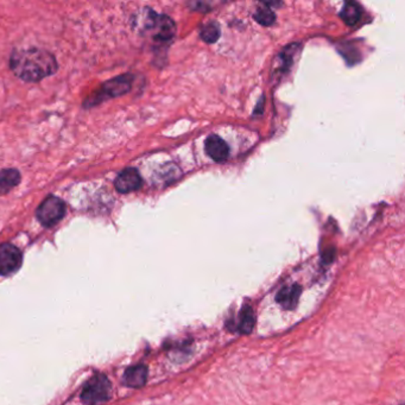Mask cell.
<instances>
[{"instance_id":"obj_16","label":"cell","mask_w":405,"mask_h":405,"mask_svg":"<svg viewBox=\"0 0 405 405\" xmlns=\"http://www.w3.org/2000/svg\"><path fill=\"white\" fill-rule=\"evenodd\" d=\"M222 30L217 23H210L202 28L200 36L206 43H215L220 38Z\"/></svg>"},{"instance_id":"obj_3","label":"cell","mask_w":405,"mask_h":405,"mask_svg":"<svg viewBox=\"0 0 405 405\" xmlns=\"http://www.w3.org/2000/svg\"><path fill=\"white\" fill-rule=\"evenodd\" d=\"M111 383L105 375H95L83 389L81 399L87 405H99L109 401L111 396Z\"/></svg>"},{"instance_id":"obj_8","label":"cell","mask_w":405,"mask_h":405,"mask_svg":"<svg viewBox=\"0 0 405 405\" xmlns=\"http://www.w3.org/2000/svg\"><path fill=\"white\" fill-rule=\"evenodd\" d=\"M154 40L158 42H168L173 40L176 34V25L173 19L165 15H158L157 22L155 25Z\"/></svg>"},{"instance_id":"obj_14","label":"cell","mask_w":405,"mask_h":405,"mask_svg":"<svg viewBox=\"0 0 405 405\" xmlns=\"http://www.w3.org/2000/svg\"><path fill=\"white\" fill-rule=\"evenodd\" d=\"M255 325V315L250 306H245L241 313L239 320V332L241 334H250Z\"/></svg>"},{"instance_id":"obj_11","label":"cell","mask_w":405,"mask_h":405,"mask_svg":"<svg viewBox=\"0 0 405 405\" xmlns=\"http://www.w3.org/2000/svg\"><path fill=\"white\" fill-rule=\"evenodd\" d=\"M147 380V368L137 365L128 368L124 373V383L130 387H142Z\"/></svg>"},{"instance_id":"obj_10","label":"cell","mask_w":405,"mask_h":405,"mask_svg":"<svg viewBox=\"0 0 405 405\" xmlns=\"http://www.w3.org/2000/svg\"><path fill=\"white\" fill-rule=\"evenodd\" d=\"M158 15L151 8H143L139 11L133 19V28L142 34L154 30L156 22H157Z\"/></svg>"},{"instance_id":"obj_15","label":"cell","mask_w":405,"mask_h":405,"mask_svg":"<svg viewBox=\"0 0 405 405\" xmlns=\"http://www.w3.org/2000/svg\"><path fill=\"white\" fill-rule=\"evenodd\" d=\"M298 50H300V45L298 44L288 45L286 48H284V50L279 55L282 71H288L293 66L294 57L296 56Z\"/></svg>"},{"instance_id":"obj_1","label":"cell","mask_w":405,"mask_h":405,"mask_svg":"<svg viewBox=\"0 0 405 405\" xmlns=\"http://www.w3.org/2000/svg\"><path fill=\"white\" fill-rule=\"evenodd\" d=\"M10 67L19 79L27 83H38L53 75L59 69L56 59L48 50L27 48L13 50Z\"/></svg>"},{"instance_id":"obj_4","label":"cell","mask_w":405,"mask_h":405,"mask_svg":"<svg viewBox=\"0 0 405 405\" xmlns=\"http://www.w3.org/2000/svg\"><path fill=\"white\" fill-rule=\"evenodd\" d=\"M66 214V203L57 198L50 195L40 205L36 212L38 222L44 227H52L61 222Z\"/></svg>"},{"instance_id":"obj_5","label":"cell","mask_w":405,"mask_h":405,"mask_svg":"<svg viewBox=\"0 0 405 405\" xmlns=\"http://www.w3.org/2000/svg\"><path fill=\"white\" fill-rule=\"evenodd\" d=\"M22 252L10 243L0 245V274L8 276L22 265Z\"/></svg>"},{"instance_id":"obj_17","label":"cell","mask_w":405,"mask_h":405,"mask_svg":"<svg viewBox=\"0 0 405 405\" xmlns=\"http://www.w3.org/2000/svg\"><path fill=\"white\" fill-rule=\"evenodd\" d=\"M272 10L274 8H267L265 5H264L263 8H259L255 13V20L260 25H263V27H270L276 20V15H274V12Z\"/></svg>"},{"instance_id":"obj_7","label":"cell","mask_w":405,"mask_h":405,"mask_svg":"<svg viewBox=\"0 0 405 405\" xmlns=\"http://www.w3.org/2000/svg\"><path fill=\"white\" fill-rule=\"evenodd\" d=\"M205 150L213 161L222 163L229 156V144L217 135H210L205 143Z\"/></svg>"},{"instance_id":"obj_9","label":"cell","mask_w":405,"mask_h":405,"mask_svg":"<svg viewBox=\"0 0 405 405\" xmlns=\"http://www.w3.org/2000/svg\"><path fill=\"white\" fill-rule=\"evenodd\" d=\"M301 295V286L298 284L288 285L278 291L276 301L284 309H294L298 303Z\"/></svg>"},{"instance_id":"obj_2","label":"cell","mask_w":405,"mask_h":405,"mask_svg":"<svg viewBox=\"0 0 405 405\" xmlns=\"http://www.w3.org/2000/svg\"><path fill=\"white\" fill-rule=\"evenodd\" d=\"M133 76L131 74L116 76L114 79H111L107 83H104L102 90L95 93V95H90V99L85 102V107L95 106L107 100L109 98H116L128 93L131 90Z\"/></svg>"},{"instance_id":"obj_13","label":"cell","mask_w":405,"mask_h":405,"mask_svg":"<svg viewBox=\"0 0 405 405\" xmlns=\"http://www.w3.org/2000/svg\"><path fill=\"white\" fill-rule=\"evenodd\" d=\"M340 17H341L342 20H344L347 25H349V27L356 25V23L361 20V6L356 4V1H349V3H346V4L344 5V8H342Z\"/></svg>"},{"instance_id":"obj_12","label":"cell","mask_w":405,"mask_h":405,"mask_svg":"<svg viewBox=\"0 0 405 405\" xmlns=\"http://www.w3.org/2000/svg\"><path fill=\"white\" fill-rule=\"evenodd\" d=\"M19 183H20V174L18 170L4 169L0 171V195L8 194Z\"/></svg>"},{"instance_id":"obj_6","label":"cell","mask_w":405,"mask_h":405,"mask_svg":"<svg viewBox=\"0 0 405 405\" xmlns=\"http://www.w3.org/2000/svg\"><path fill=\"white\" fill-rule=\"evenodd\" d=\"M142 177L139 175L138 170L135 169V168H128V169L123 170L114 181L116 191L121 194L135 192L142 187Z\"/></svg>"}]
</instances>
